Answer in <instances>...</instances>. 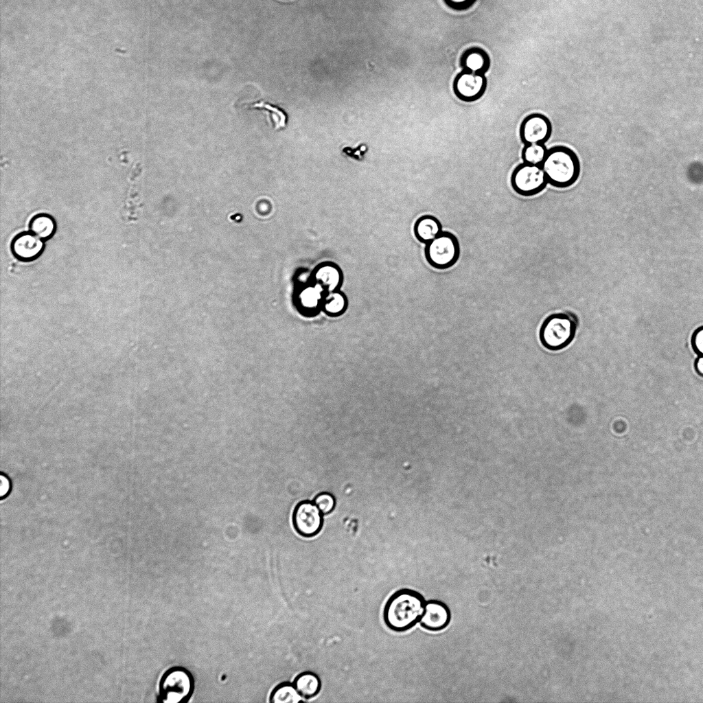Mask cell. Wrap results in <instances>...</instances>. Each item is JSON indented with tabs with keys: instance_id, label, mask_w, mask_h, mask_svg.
Listing matches in <instances>:
<instances>
[{
	"instance_id": "cell-17",
	"label": "cell",
	"mask_w": 703,
	"mask_h": 703,
	"mask_svg": "<svg viewBox=\"0 0 703 703\" xmlns=\"http://www.w3.org/2000/svg\"><path fill=\"white\" fill-rule=\"evenodd\" d=\"M29 231L45 242L50 240L57 230L56 219L47 213H38L33 216L28 223Z\"/></svg>"
},
{
	"instance_id": "cell-12",
	"label": "cell",
	"mask_w": 703,
	"mask_h": 703,
	"mask_svg": "<svg viewBox=\"0 0 703 703\" xmlns=\"http://www.w3.org/2000/svg\"><path fill=\"white\" fill-rule=\"evenodd\" d=\"M327 292L319 284L312 282L303 286L295 290L294 303L297 308L302 312H314L322 308L325 297Z\"/></svg>"
},
{
	"instance_id": "cell-5",
	"label": "cell",
	"mask_w": 703,
	"mask_h": 703,
	"mask_svg": "<svg viewBox=\"0 0 703 703\" xmlns=\"http://www.w3.org/2000/svg\"><path fill=\"white\" fill-rule=\"evenodd\" d=\"M425 257L428 264L437 269H448L453 266L460 256V245L457 236L451 232L442 231L434 240L426 244Z\"/></svg>"
},
{
	"instance_id": "cell-8",
	"label": "cell",
	"mask_w": 703,
	"mask_h": 703,
	"mask_svg": "<svg viewBox=\"0 0 703 703\" xmlns=\"http://www.w3.org/2000/svg\"><path fill=\"white\" fill-rule=\"evenodd\" d=\"M452 88L459 100L467 102H474L485 92L487 79L485 74L463 70L454 78Z\"/></svg>"
},
{
	"instance_id": "cell-14",
	"label": "cell",
	"mask_w": 703,
	"mask_h": 703,
	"mask_svg": "<svg viewBox=\"0 0 703 703\" xmlns=\"http://www.w3.org/2000/svg\"><path fill=\"white\" fill-rule=\"evenodd\" d=\"M463 70L476 73L485 74L490 66V58L487 53L477 47L467 49L461 57Z\"/></svg>"
},
{
	"instance_id": "cell-13",
	"label": "cell",
	"mask_w": 703,
	"mask_h": 703,
	"mask_svg": "<svg viewBox=\"0 0 703 703\" xmlns=\"http://www.w3.org/2000/svg\"><path fill=\"white\" fill-rule=\"evenodd\" d=\"M312 282L321 284L327 292L336 291L342 283L340 268L332 262L319 264L312 274Z\"/></svg>"
},
{
	"instance_id": "cell-16",
	"label": "cell",
	"mask_w": 703,
	"mask_h": 703,
	"mask_svg": "<svg viewBox=\"0 0 703 703\" xmlns=\"http://www.w3.org/2000/svg\"><path fill=\"white\" fill-rule=\"evenodd\" d=\"M292 682L299 694L306 700L316 696L319 693L322 685L320 677L311 671L299 673L294 678Z\"/></svg>"
},
{
	"instance_id": "cell-19",
	"label": "cell",
	"mask_w": 703,
	"mask_h": 703,
	"mask_svg": "<svg viewBox=\"0 0 703 703\" xmlns=\"http://www.w3.org/2000/svg\"><path fill=\"white\" fill-rule=\"evenodd\" d=\"M249 108L266 111L270 121L275 130L284 128L286 126L287 115L283 110L277 106L266 103L264 101H260L250 104Z\"/></svg>"
},
{
	"instance_id": "cell-11",
	"label": "cell",
	"mask_w": 703,
	"mask_h": 703,
	"mask_svg": "<svg viewBox=\"0 0 703 703\" xmlns=\"http://www.w3.org/2000/svg\"><path fill=\"white\" fill-rule=\"evenodd\" d=\"M451 620V612L448 606L441 601L432 599L426 601L419 623L424 629L436 632L446 628Z\"/></svg>"
},
{
	"instance_id": "cell-9",
	"label": "cell",
	"mask_w": 703,
	"mask_h": 703,
	"mask_svg": "<svg viewBox=\"0 0 703 703\" xmlns=\"http://www.w3.org/2000/svg\"><path fill=\"white\" fill-rule=\"evenodd\" d=\"M45 249V241L30 231L18 233L10 242L12 255L22 262L36 260L43 253Z\"/></svg>"
},
{
	"instance_id": "cell-22",
	"label": "cell",
	"mask_w": 703,
	"mask_h": 703,
	"mask_svg": "<svg viewBox=\"0 0 703 703\" xmlns=\"http://www.w3.org/2000/svg\"><path fill=\"white\" fill-rule=\"evenodd\" d=\"M314 503L323 514H327L334 509L336 500L332 494L323 492L314 498Z\"/></svg>"
},
{
	"instance_id": "cell-24",
	"label": "cell",
	"mask_w": 703,
	"mask_h": 703,
	"mask_svg": "<svg viewBox=\"0 0 703 703\" xmlns=\"http://www.w3.org/2000/svg\"><path fill=\"white\" fill-rule=\"evenodd\" d=\"M446 3L452 8L463 9L468 7L473 0H445Z\"/></svg>"
},
{
	"instance_id": "cell-25",
	"label": "cell",
	"mask_w": 703,
	"mask_h": 703,
	"mask_svg": "<svg viewBox=\"0 0 703 703\" xmlns=\"http://www.w3.org/2000/svg\"><path fill=\"white\" fill-rule=\"evenodd\" d=\"M0 480H1L0 494H1V496H3L9 491L10 483H9L8 479L6 477H5L4 476H1Z\"/></svg>"
},
{
	"instance_id": "cell-6",
	"label": "cell",
	"mask_w": 703,
	"mask_h": 703,
	"mask_svg": "<svg viewBox=\"0 0 703 703\" xmlns=\"http://www.w3.org/2000/svg\"><path fill=\"white\" fill-rule=\"evenodd\" d=\"M510 181L514 191L525 197L540 194L549 184L541 165L525 162L514 169Z\"/></svg>"
},
{
	"instance_id": "cell-10",
	"label": "cell",
	"mask_w": 703,
	"mask_h": 703,
	"mask_svg": "<svg viewBox=\"0 0 703 703\" xmlns=\"http://www.w3.org/2000/svg\"><path fill=\"white\" fill-rule=\"evenodd\" d=\"M551 132L550 120L540 113L527 116L520 127V137L524 144L544 143L550 138Z\"/></svg>"
},
{
	"instance_id": "cell-4",
	"label": "cell",
	"mask_w": 703,
	"mask_h": 703,
	"mask_svg": "<svg viewBox=\"0 0 703 703\" xmlns=\"http://www.w3.org/2000/svg\"><path fill=\"white\" fill-rule=\"evenodd\" d=\"M577 322L569 312L549 315L539 330L542 345L549 350L558 351L567 347L574 339Z\"/></svg>"
},
{
	"instance_id": "cell-3",
	"label": "cell",
	"mask_w": 703,
	"mask_h": 703,
	"mask_svg": "<svg viewBox=\"0 0 703 703\" xmlns=\"http://www.w3.org/2000/svg\"><path fill=\"white\" fill-rule=\"evenodd\" d=\"M194 690L195 679L192 673L183 666H172L160 678L157 702L185 703L191 699Z\"/></svg>"
},
{
	"instance_id": "cell-1",
	"label": "cell",
	"mask_w": 703,
	"mask_h": 703,
	"mask_svg": "<svg viewBox=\"0 0 703 703\" xmlns=\"http://www.w3.org/2000/svg\"><path fill=\"white\" fill-rule=\"evenodd\" d=\"M426 600L417 590L401 588L387 599L383 609V619L387 627L396 632H404L413 627L421 619Z\"/></svg>"
},
{
	"instance_id": "cell-26",
	"label": "cell",
	"mask_w": 703,
	"mask_h": 703,
	"mask_svg": "<svg viewBox=\"0 0 703 703\" xmlns=\"http://www.w3.org/2000/svg\"><path fill=\"white\" fill-rule=\"evenodd\" d=\"M694 367L696 372L703 376V356H698L694 362Z\"/></svg>"
},
{
	"instance_id": "cell-2",
	"label": "cell",
	"mask_w": 703,
	"mask_h": 703,
	"mask_svg": "<svg viewBox=\"0 0 703 703\" xmlns=\"http://www.w3.org/2000/svg\"><path fill=\"white\" fill-rule=\"evenodd\" d=\"M549 184L557 188H567L578 180L581 165L577 154L565 146L548 149L541 165Z\"/></svg>"
},
{
	"instance_id": "cell-18",
	"label": "cell",
	"mask_w": 703,
	"mask_h": 703,
	"mask_svg": "<svg viewBox=\"0 0 703 703\" xmlns=\"http://www.w3.org/2000/svg\"><path fill=\"white\" fill-rule=\"evenodd\" d=\"M303 700L293 682L283 681L277 684L270 691L268 702L270 703H297Z\"/></svg>"
},
{
	"instance_id": "cell-15",
	"label": "cell",
	"mask_w": 703,
	"mask_h": 703,
	"mask_svg": "<svg viewBox=\"0 0 703 703\" xmlns=\"http://www.w3.org/2000/svg\"><path fill=\"white\" fill-rule=\"evenodd\" d=\"M413 231L417 240L426 244L437 237L443 230L440 221L436 217L424 215L416 220Z\"/></svg>"
},
{
	"instance_id": "cell-23",
	"label": "cell",
	"mask_w": 703,
	"mask_h": 703,
	"mask_svg": "<svg viewBox=\"0 0 703 703\" xmlns=\"http://www.w3.org/2000/svg\"><path fill=\"white\" fill-rule=\"evenodd\" d=\"M691 343L693 351L698 356H703V326L699 327L693 332Z\"/></svg>"
},
{
	"instance_id": "cell-20",
	"label": "cell",
	"mask_w": 703,
	"mask_h": 703,
	"mask_svg": "<svg viewBox=\"0 0 703 703\" xmlns=\"http://www.w3.org/2000/svg\"><path fill=\"white\" fill-rule=\"evenodd\" d=\"M548 149L544 143L525 144L522 150L523 162L541 165L545 159Z\"/></svg>"
},
{
	"instance_id": "cell-21",
	"label": "cell",
	"mask_w": 703,
	"mask_h": 703,
	"mask_svg": "<svg viewBox=\"0 0 703 703\" xmlns=\"http://www.w3.org/2000/svg\"><path fill=\"white\" fill-rule=\"evenodd\" d=\"M346 306L347 301L344 295L336 290L326 294L322 308L328 314L338 315L345 310Z\"/></svg>"
},
{
	"instance_id": "cell-7",
	"label": "cell",
	"mask_w": 703,
	"mask_h": 703,
	"mask_svg": "<svg viewBox=\"0 0 703 703\" xmlns=\"http://www.w3.org/2000/svg\"><path fill=\"white\" fill-rule=\"evenodd\" d=\"M323 523V514L314 502L303 500L296 505L292 513V524L299 535L313 537L321 531Z\"/></svg>"
}]
</instances>
